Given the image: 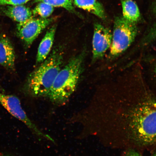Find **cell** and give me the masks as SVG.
<instances>
[{"label": "cell", "instance_id": "7402d4cb", "mask_svg": "<svg viewBox=\"0 0 156 156\" xmlns=\"http://www.w3.org/2000/svg\"><path fill=\"white\" fill-rule=\"evenodd\" d=\"M1 86H0V88H1Z\"/></svg>", "mask_w": 156, "mask_h": 156}, {"label": "cell", "instance_id": "9c48e42d", "mask_svg": "<svg viewBox=\"0 0 156 156\" xmlns=\"http://www.w3.org/2000/svg\"><path fill=\"white\" fill-rule=\"evenodd\" d=\"M56 30L54 25L48 29L39 45L36 58L37 63H42L48 56L53 45Z\"/></svg>", "mask_w": 156, "mask_h": 156}, {"label": "cell", "instance_id": "52a82bcc", "mask_svg": "<svg viewBox=\"0 0 156 156\" xmlns=\"http://www.w3.org/2000/svg\"><path fill=\"white\" fill-rule=\"evenodd\" d=\"M112 34L110 29L99 23L94 25L93 39V60L96 62L104 56L112 44Z\"/></svg>", "mask_w": 156, "mask_h": 156}, {"label": "cell", "instance_id": "5b68a950", "mask_svg": "<svg viewBox=\"0 0 156 156\" xmlns=\"http://www.w3.org/2000/svg\"><path fill=\"white\" fill-rule=\"evenodd\" d=\"M0 105L12 115L23 122L35 135L45 138L52 142L54 141L49 136L43 133L33 123L22 108L18 98L13 95L5 94L0 93Z\"/></svg>", "mask_w": 156, "mask_h": 156}, {"label": "cell", "instance_id": "5bb4252c", "mask_svg": "<svg viewBox=\"0 0 156 156\" xmlns=\"http://www.w3.org/2000/svg\"><path fill=\"white\" fill-rule=\"evenodd\" d=\"M37 2L47 3L53 7L63 8L70 12L76 13L73 0H36Z\"/></svg>", "mask_w": 156, "mask_h": 156}, {"label": "cell", "instance_id": "e0dca14e", "mask_svg": "<svg viewBox=\"0 0 156 156\" xmlns=\"http://www.w3.org/2000/svg\"><path fill=\"white\" fill-rule=\"evenodd\" d=\"M125 156H143L139 151L133 148H129L126 152Z\"/></svg>", "mask_w": 156, "mask_h": 156}, {"label": "cell", "instance_id": "ffe728a7", "mask_svg": "<svg viewBox=\"0 0 156 156\" xmlns=\"http://www.w3.org/2000/svg\"><path fill=\"white\" fill-rule=\"evenodd\" d=\"M150 156H156V151L154 152V153Z\"/></svg>", "mask_w": 156, "mask_h": 156}, {"label": "cell", "instance_id": "d6986e66", "mask_svg": "<svg viewBox=\"0 0 156 156\" xmlns=\"http://www.w3.org/2000/svg\"><path fill=\"white\" fill-rule=\"evenodd\" d=\"M0 156H13L9 155L7 154H5L2 153H0Z\"/></svg>", "mask_w": 156, "mask_h": 156}, {"label": "cell", "instance_id": "9a60e30c", "mask_svg": "<svg viewBox=\"0 0 156 156\" xmlns=\"http://www.w3.org/2000/svg\"><path fill=\"white\" fill-rule=\"evenodd\" d=\"M156 40V20L147 34L142 39L140 44L141 46H146Z\"/></svg>", "mask_w": 156, "mask_h": 156}, {"label": "cell", "instance_id": "6da1fadb", "mask_svg": "<svg viewBox=\"0 0 156 156\" xmlns=\"http://www.w3.org/2000/svg\"><path fill=\"white\" fill-rule=\"evenodd\" d=\"M112 107L107 108V126L122 141L138 147L156 146V97L146 95Z\"/></svg>", "mask_w": 156, "mask_h": 156}, {"label": "cell", "instance_id": "8fae6325", "mask_svg": "<svg viewBox=\"0 0 156 156\" xmlns=\"http://www.w3.org/2000/svg\"><path fill=\"white\" fill-rule=\"evenodd\" d=\"M74 3L77 7L89 12L103 20L106 15L103 5L97 0H74Z\"/></svg>", "mask_w": 156, "mask_h": 156}, {"label": "cell", "instance_id": "2e32d148", "mask_svg": "<svg viewBox=\"0 0 156 156\" xmlns=\"http://www.w3.org/2000/svg\"><path fill=\"white\" fill-rule=\"evenodd\" d=\"M32 0H0V6L23 5Z\"/></svg>", "mask_w": 156, "mask_h": 156}, {"label": "cell", "instance_id": "3957f363", "mask_svg": "<svg viewBox=\"0 0 156 156\" xmlns=\"http://www.w3.org/2000/svg\"><path fill=\"white\" fill-rule=\"evenodd\" d=\"M86 52L83 50L72 58L58 73L47 97L54 104L63 105L75 92L82 73Z\"/></svg>", "mask_w": 156, "mask_h": 156}, {"label": "cell", "instance_id": "44dd1931", "mask_svg": "<svg viewBox=\"0 0 156 156\" xmlns=\"http://www.w3.org/2000/svg\"><path fill=\"white\" fill-rule=\"evenodd\" d=\"M154 73L155 74V75L156 76V63L155 64V66L154 70Z\"/></svg>", "mask_w": 156, "mask_h": 156}, {"label": "cell", "instance_id": "ba28073f", "mask_svg": "<svg viewBox=\"0 0 156 156\" xmlns=\"http://www.w3.org/2000/svg\"><path fill=\"white\" fill-rule=\"evenodd\" d=\"M16 55L11 41L6 35H0V65L10 71L15 69Z\"/></svg>", "mask_w": 156, "mask_h": 156}, {"label": "cell", "instance_id": "4fadbf2b", "mask_svg": "<svg viewBox=\"0 0 156 156\" xmlns=\"http://www.w3.org/2000/svg\"><path fill=\"white\" fill-rule=\"evenodd\" d=\"M54 7L47 3L40 2L32 11L33 15H38L42 18H48L54 11Z\"/></svg>", "mask_w": 156, "mask_h": 156}, {"label": "cell", "instance_id": "7c38bea8", "mask_svg": "<svg viewBox=\"0 0 156 156\" xmlns=\"http://www.w3.org/2000/svg\"><path fill=\"white\" fill-rule=\"evenodd\" d=\"M122 17L130 22L136 23L141 19L138 5L133 0H121Z\"/></svg>", "mask_w": 156, "mask_h": 156}, {"label": "cell", "instance_id": "7a4b0ae2", "mask_svg": "<svg viewBox=\"0 0 156 156\" xmlns=\"http://www.w3.org/2000/svg\"><path fill=\"white\" fill-rule=\"evenodd\" d=\"M61 46L54 48L40 67L30 74L24 87L25 92L34 97H47L64 61Z\"/></svg>", "mask_w": 156, "mask_h": 156}, {"label": "cell", "instance_id": "30bf717a", "mask_svg": "<svg viewBox=\"0 0 156 156\" xmlns=\"http://www.w3.org/2000/svg\"><path fill=\"white\" fill-rule=\"evenodd\" d=\"M3 12L6 16L18 23H24L33 18L32 11L23 5L8 6Z\"/></svg>", "mask_w": 156, "mask_h": 156}, {"label": "cell", "instance_id": "ac0fdd59", "mask_svg": "<svg viewBox=\"0 0 156 156\" xmlns=\"http://www.w3.org/2000/svg\"><path fill=\"white\" fill-rule=\"evenodd\" d=\"M153 11L154 14V15L156 17V0H155L154 3Z\"/></svg>", "mask_w": 156, "mask_h": 156}, {"label": "cell", "instance_id": "277c9868", "mask_svg": "<svg viewBox=\"0 0 156 156\" xmlns=\"http://www.w3.org/2000/svg\"><path fill=\"white\" fill-rule=\"evenodd\" d=\"M112 44L109 57L115 58L127 49L137 36L138 29L136 23L130 22L122 16L115 18Z\"/></svg>", "mask_w": 156, "mask_h": 156}, {"label": "cell", "instance_id": "8992f818", "mask_svg": "<svg viewBox=\"0 0 156 156\" xmlns=\"http://www.w3.org/2000/svg\"><path fill=\"white\" fill-rule=\"evenodd\" d=\"M53 18H32L25 22L18 23L16 34L27 48L32 44L47 27L53 22Z\"/></svg>", "mask_w": 156, "mask_h": 156}]
</instances>
